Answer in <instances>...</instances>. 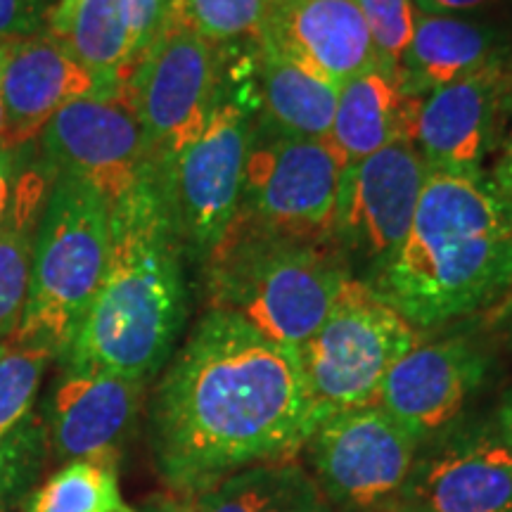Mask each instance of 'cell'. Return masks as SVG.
Segmentation results:
<instances>
[{
    "instance_id": "d6986e66",
    "label": "cell",
    "mask_w": 512,
    "mask_h": 512,
    "mask_svg": "<svg viewBox=\"0 0 512 512\" xmlns=\"http://www.w3.org/2000/svg\"><path fill=\"white\" fill-rule=\"evenodd\" d=\"M498 60H505V50L491 24L415 10L413 38L399 64V86L411 98H425Z\"/></svg>"
},
{
    "instance_id": "9c48e42d",
    "label": "cell",
    "mask_w": 512,
    "mask_h": 512,
    "mask_svg": "<svg viewBox=\"0 0 512 512\" xmlns=\"http://www.w3.org/2000/svg\"><path fill=\"white\" fill-rule=\"evenodd\" d=\"M420 441L377 403L325 415L302 453L339 512H392Z\"/></svg>"
},
{
    "instance_id": "3957f363",
    "label": "cell",
    "mask_w": 512,
    "mask_h": 512,
    "mask_svg": "<svg viewBox=\"0 0 512 512\" xmlns=\"http://www.w3.org/2000/svg\"><path fill=\"white\" fill-rule=\"evenodd\" d=\"M368 285L418 330L496 306L512 290V209L484 176L430 174L406 240Z\"/></svg>"
},
{
    "instance_id": "8d00e7d4",
    "label": "cell",
    "mask_w": 512,
    "mask_h": 512,
    "mask_svg": "<svg viewBox=\"0 0 512 512\" xmlns=\"http://www.w3.org/2000/svg\"><path fill=\"white\" fill-rule=\"evenodd\" d=\"M491 323L496 325V330L512 339V290L505 294L501 306H496L494 313H491Z\"/></svg>"
},
{
    "instance_id": "d6a6232c",
    "label": "cell",
    "mask_w": 512,
    "mask_h": 512,
    "mask_svg": "<svg viewBox=\"0 0 512 512\" xmlns=\"http://www.w3.org/2000/svg\"><path fill=\"white\" fill-rule=\"evenodd\" d=\"M15 152L0 147V228L5 226V219H8L10 207H12V171H15Z\"/></svg>"
},
{
    "instance_id": "ffe728a7",
    "label": "cell",
    "mask_w": 512,
    "mask_h": 512,
    "mask_svg": "<svg viewBox=\"0 0 512 512\" xmlns=\"http://www.w3.org/2000/svg\"><path fill=\"white\" fill-rule=\"evenodd\" d=\"M420 102L422 98L401 91L396 76L375 64L339 86L328 140L347 166L399 140L413 143Z\"/></svg>"
},
{
    "instance_id": "e575fe53",
    "label": "cell",
    "mask_w": 512,
    "mask_h": 512,
    "mask_svg": "<svg viewBox=\"0 0 512 512\" xmlns=\"http://www.w3.org/2000/svg\"><path fill=\"white\" fill-rule=\"evenodd\" d=\"M140 512H200L192 498L185 496H164V498H155L145 505Z\"/></svg>"
},
{
    "instance_id": "ba28073f",
    "label": "cell",
    "mask_w": 512,
    "mask_h": 512,
    "mask_svg": "<svg viewBox=\"0 0 512 512\" xmlns=\"http://www.w3.org/2000/svg\"><path fill=\"white\" fill-rule=\"evenodd\" d=\"M219 48L174 15L128 74L124 88L155 169H164L207 124L223 79Z\"/></svg>"
},
{
    "instance_id": "f35d334b",
    "label": "cell",
    "mask_w": 512,
    "mask_h": 512,
    "mask_svg": "<svg viewBox=\"0 0 512 512\" xmlns=\"http://www.w3.org/2000/svg\"><path fill=\"white\" fill-rule=\"evenodd\" d=\"M5 347H8V344H3V342H0V356H3V351H5Z\"/></svg>"
},
{
    "instance_id": "44dd1931",
    "label": "cell",
    "mask_w": 512,
    "mask_h": 512,
    "mask_svg": "<svg viewBox=\"0 0 512 512\" xmlns=\"http://www.w3.org/2000/svg\"><path fill=\"white\" fill-rule=\"evenodd\" d=\"M256 41V38H254ZM256 98L264 121L278 131L302 138H330L337 110V86L318 79L302 64L256 41Z\"/></svg>"
},
{
    "instance_id": "ac0fdd59",
    "label": "cell",
    "mask_w": 512,
    "mask_h": 512,
    "mask_svg": "<svg viewBox=\"0 0 512 512\" xmlns=\"http://www.w3.org/2000/svg\"><path fill=\"white\" fill-rule=\"evenodd\" d=\"M254 38L337 88L377 64L354 0H271Z\"/></svg>"
},
{
    "instance_id": "cb8c5ba5",
    "label": "cell",
    "mask_w": 512,
    "mask_h": 512,
    "mask_svg": "<svg viewBox=\"0 0 512 512\" xmlns=\"http://www.w3.org/2000/svg\"><path fill=\"white\" fill-rule=\"evenodd\" d=\"M12 197V207L5 226L0 228V342L8 344L15 335L31 283V261H34L36 226L41 219L43 202L38 176H27Z\"/></svg>"
},
{
    "instance_id": "4fadbf2b",
    "label": "cell",
    "mask_w": 512,
    "mask_h": 512,
    "mask_svg": "<svg viewBox=\"0 0 512 512\" xmlns=\"http://www.w3.org/2000/svg\"><path fill=\"white\" fill-rule=\"evenodd\" d=\"M392 512H512V451L496 425L432 439Z\"/></svg>"
},
{
    "instance_id": "603a6c76",
    "label": "cell",
    "mask_w": 512,
    "mask_h": 512,
    "mask_svg": "<svg viewBox=\"0 0 512 512\" xmlns=\"http://www.w3.org/2000/svg\"><path fill=\"white\" fill-rule=\"evenodd\" d=\"M192 501L200 512H339L297 458L245 467Z\"/></svg>"
},
{
    "instance_id": "8992f818",
    "label": "cell",
    "mask_w": 512,
    "mask_h": 512,
    "mask_svg": "<svg viewBox=\"0 0 512 512\" xmlns=\"http://www.w3.org/2000/svg\"><path fill=\"white\" fill-rule=\"evenodd\" d=\"M418 344L420 330L366 280L349 275L320 328L297 349L318 422L375 403L389 368Z\"/></svg>"
},
{
    "instance_id": "836d02e7",
    "label": "cell",
    "mask_w": 512,
    "mask_h": 512,
    "mask_svg": "<svg viewBox=\"0 0 512 512\" xmlns=\"http://www.w3.org/2000/svg\"><path fill=\"white\" fill-rule=\"evenodd\" d=\"M489 183L494 185L498 197H501V200L512 209V133L503 145V155H501V159H498V166L494 171V181H489Z\"/></svg>"
},
{
    "instance_id": "7a4b0ae2",
    "label": "cell",
    "mask_w": 512,
    "mask_h": 512,
    "mask_svg": "<svg viewBox=\"0 0 512 512\" xmlns=\"http://www.w3.org/2000/svg\"><path fill=\"white\" fill-rule=\"evenodd\" d=\"M183 245L155 169L110 204V254L62 363L145 382L166 366L188 318Z\"/></svg>"
},
{
    "instance_id": "30bf717a",
    "label": "cell",
    "mask_w": 512,
    "mask_h": 512,
    "mask_svg": "<svg viewBox=\"0 0 512 512\" xmlns=\"http://www.w3.org/2000/svg\"><path fill=\"white\" fill-rule=\"evenodd\" d=\"M344 169L328 138L290 136L261 119L249 136L240 209L290 233L328 235Z\"/></svg>"
},
{
    "instance_id": "5bb4252c",
    "label": "cell",
    "mask_w": 512,
    "mask_h": 512,
    "mask_svg": "<svg viewBox=\"0 0 512 512\" xmlns=\"http://www.w3.org/2000/svg\"><path fill=\"white\" fill-rule=\"evenodd\" d=\"M510 105L512 74L505 60L425 95L413 145L430 174L482 178Z\"/></svg>"
},
{
    "instance_id": "f546056e",
    "label": "cell",
    "mask_w": 512,
    "mask_h": 512,
    "mask_svg": "<svg viewBox=\"0 0 512 512\" xmlns=\"http://www.w3.org/2000/svg\"><path fill=\"white\" fill-rule=\"evenodd\" d=\"M121 3H124L133 55L138 62L171 22L176 0H121Z\"/></svg>"
},
{
    "instance_id": "1f68e13d",
    "label": "cell",
    "mask_w": 512,
    "mask_h": 512,
    "mask_svg": "<svg viewBox=\"0 0 512 512\" xmlns=\"http://www.w3.org/2000/svg\"><path fill=\"white\" fill-rule=\"evenodd\" d=\"M494 0H413L415 10L427 15H456V12L479 10Z\"/></svg>"
},
{
    "instance_id": "52a82bcc",
    "label": "cell",
    "mask_w": 512,
    "mask_h": 512,
    "mask_svg": "<svg viewBox=\"0 0 512 512\" xmlns=\"http://www.w3.org/2000/svg\"><path fill=\"white\" fill-rule=\"evenodd\" d=\"M252 79L238 86L223 64L221 91L200 136L155 169L183 252L204 261L235 219L252 136Z\"/></svg>"
},
{
    "instance_id": "6da1fadb",
    "label": "cell",
    "mask_w": 512,
    "mask_h": 512,
    "mask_svg": "<svg viewBox=\"0 0 512 512\" xmlns=\"http://www.w3.org/2000/svg\"><path fill=\"white\" fill-rule=\"evenodd\" d=\"M316 425L297 349L207 309L152 396L150 448L162 482L195 498L245 467L297 458Z\"/></svg>"
},
{
    "instance_id": "e0dca14e",
    "label": "cell",
    "mask_w": 512,
    "mask_h": 512,
    "mask_svg": "<svg viewBox=\"0 0 512 512\" xmlns=\"http://www.w3.org/2000/svg\"><path fill=\"white\" fill-rule=\"evenodd\" d=\"M121 86L88 72L46 34L5 43L3 147L15 152L29 145L69 102L114 93Z\"/></svg>"
},
{
    "instance_id": "d590c367",
    "label": "cell",
    "mask_w": 512,
    "mask_h": 512,
    "mask_svg": "<svg viewBox=\"0 0 512 512\" xmlns=\"http://www.w3.org/2000/svg\"><path fill=\"white\" fill-rule=\"evenodd\" d=\"M496 430H498V434H501V439L505 441V444H508V448L512 451V389L503 396L501 406H498Z\"/></svg>"
},
{
    "instance_id": "4316f807",
    "label": "cell",
    "mask_w": 512,
    "mask_h": 512,
    "mask_svg": "<svg viewBox=\"0 0 512 512\" xmlns=\"http://www.w3.org/2000/svg\"><path fill=\"white\" fill-rule=\"evenodd\" d=\"M268 3L271 0H176L174 15L207 41L223 46L259 34Z\"/></svg>"
},
{
    "instance_id": "2e32d148",
    "label": "cell",
    "mask_w": 512,
    "mask_h": 512,
    "mask_svg": "<svg viewBox=\"0 0 512 512\" xmlns=\"http://www.w3.org/2000/svg\"><path fill=\"white\" fill-rule=\"evenodd\" d=\"M143 396L145 382L64 366L43 413L50 451L64 463L121 458V448L136 427Z\"/></svg>"
},
{
    "instance_id": "83f0119b",
    "label": "cell",
    "mask_w": 512,
    "mask_h": 512,
    "mask_svg": "<svg viewBox=\"0 0 512 512\" xmlns=\"http://www.w3.org/2000/svg\"><path fill=\"white\" fill-rule=\"evenodd\" d=\"M373 41L375 60L399 79V64L415 29L413 0H354Z\"/></svg>"
},
{
    "instance_id": "4dcf8cb0",
    "label": "cell",
    "mask_w": 512,
    "mask_h": 512,
    "mask_svg": "<svg viewBox=\"0 0 512 512\" xmlns=\"http://www.w3.org/2000/svg\"><path fill=\"white\" fill-rule=\"evenodd\" d=\"M53 0H0V43L46 34Z\"/></svg>"
},
{
    "instance_id": "277c9868",
    "label": "cell",
    "mask_w": 512,
    "mask_h": 512,
    "mask_svg": "<svg viewBox=\"0 0 512 512\" xmlns=\"http://www.w3.org/2000/svg\"><path fill=\"white\" fill-rule=\"evenodd\" d=\"M204 266L209 309L235 313L292 349L320 328L351 275L330 233H290L242 209Z\"/></svg>"
},
{
    "instance_id": "9a60e30c",
    "label": "cell",
    "mask_w": 512,
    "mask_h": 512,
    "mask_svg": "<svg viewBox=\"0 0 512 512\" xmlns=\"http://www.w3.org/2000/svg\"><path fill=\"white\" fill-rule=\"evenodd\" d=\"M486 368L489 358L465 337L420 342L389 368L375 403L425 444L451 430Z\"/></svg>"
},
{
    "instance_id": "484cf974",
    "label": "cell",
    "mask_w": 512,
    "mask_h": 512,
    "mask_svg": "<svg viewBox=\"0 0 512 512\" xmlns=\"http://www.w3.org/2000/svg\"><path fill=\"white\" fill-rule=\"evenodd\" d=\"M53 358L41 347H5L0 356V441L31 420L38 387Z\"/></svg>"
},
{
    "instance_id": "7c38bea8",
    "label": "cell",
    "mask_w": 512,
    "mask_h": 512,
    "mask_svg": "<svg viewBox=\"0 0 512 512\" xmlns=\"http://www.w3.org/2000/svg\"><path fill=\"white\" fill-rule=\"evenodd\" d=\"M41 150L53 174L81 178L110 204L150 169L143 128L124 86L62 107L43 128Z\"/></svg>"
},
{
    "instance_id": "d4e9b609",
    "label": "cell",
    "mask_w": 512,
    "mask_h": 512,
    "mask_svg": "<svg viewBox=\"0 0 512 512\" xmlns=\"http://www.w3.org/2000/svg\"><path fill=\"white\" fill-rule=\"evenodd\" d=\"M27 512H140L126 503L119 458H79L64 463L31 494Z\"/></svg>"
},
{
    "instance_id": "8fae6325",
    "label": "cell",
    "mask_w": 512,
    "mask_h": 512,
    "mask_svg": "<svg viewBox=\"0 0 512 512\" xmlns=\"http://www.w3.org/2000/svg\"><path fill=\"white\" fill-rule=\"evenodd\" d=\"M427 176L430 169L411 140L382 147L342 171L330 233L347 264L361 259L368 266L366 283L406 240Z\"/></svg>"
},
{
    "instance_id": "7402d4cb",
    "label": "cell",
    "mask_w": 512,
    "mask_h": 512,
    "mask_svg": "<svg viewBox=\"0 0 512 512\" xmlns=\"http://www.w3.org/2000/svg\"><path fill=\"white\" fill-rule=\"evenodd\" d=\"M46 36L88 72L117 86L136 67L121 0H57L48 12Z\"/></svg>"
},
{
    "instance_id": "74e56055",
    "label": "cell",
    "mask_w": 512,
    "mask_h": 512,
    "mask_svg": "<svg viewBox=\"0 0 512 512\" xmlns=\"http://www.w3.org/2000/svg\"><path fill=\"white\" fill-rule=\"evenodd\" d=\"M3 62H5V43H0V147L5 136V100H3Z\"/></svg>"
},
{
    "instance_id": "5b68a950",
    "label": "cell",
    "mask_w": 512,
    "mask_h": 512,
    "mask_svg": "<svg viewBox=\"0 0 512 512\" xmlns=\"http://www.w3.org/2000/svg\"><path fill=\"white\" fill-rule=\"evenodd\" d=\"M110 254V202L76 176L55 174L36 226L31 283L8 344L67 356Z\"/></svg>"
},
{
    "instance_id": "f1b7e54d",
    "label": "cell",
    "mask_w": 512,
    "mask_h": 512,
    "mask_svg": "<svg viewBox=\"0 0 512 512\" xmlns=\"http://www.w3.org/2000/svg\"><path fill=\"white\" fill-rule=\"evenodd\" d=\"M46 441V434L41 437V430L34 420H29L15 434L0 441V503L27 489L41 465V451Z\"/></svg>"
}]
</instances>
